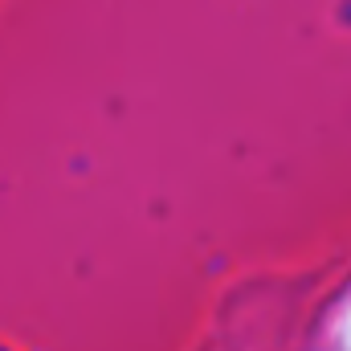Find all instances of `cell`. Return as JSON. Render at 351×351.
<instances>
[]
</instances>
